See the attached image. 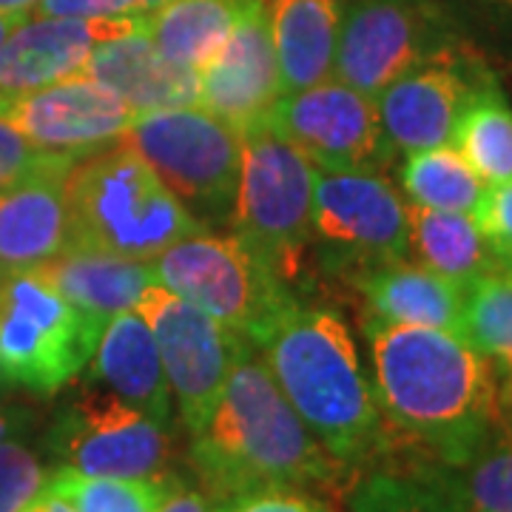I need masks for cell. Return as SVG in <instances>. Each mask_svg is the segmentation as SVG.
Listing matches in <instances>:
<instances>
[{
  "label": "cell",
  "mask_w": 512,
  "mask_h": 512,
  "mask_svg": "<svg viewBox=\"0 0 512 512\" xmlns=\"http://www.w3.org/2000/svg\"><path fill=\"white\" fill-rule=\"evenodd\" d=\"M370 387L384 427L461 467L498 427L495 367L456 333L393 325L365 313Z\"/></svg>",
  "instance_id": "6da1fadb"
},
{
  "label": "cell",
  "mask_w": 512,
  "mask_h": 512,
  "mask_svg": "<svg viewBox=\"0 0 512 512\" xmlns=\"http://www.w3.org/2000/svg\"><path fill=\"white\" fill-rule=\"evenodd\" d=\"M188 464L211 504L259 490H333L350 470L330 456L274 382L254 345L239 353Z\"/></svg>",
  "instance_id": "7a4b0ae2"
},
{
  "label": "cell",
  "mask_w": 512,
  "mask_h": 512,
  "mask_svg": "<svg viewBox=\"0 0 512 512\" xmlns=\"http://www.w3.org/2000/svg\"><path fill=\"white\" fill-rule=\"evenodd\" d=\"M319 444L350 473L379 456L387 427L342 313L293 302L256 345Z\"/></svg>",
  "instance_id": "3957f363"
},
{
  "label": "cell",
  "mask_w": 512,
  "mask_h": 512,
  "mask_svg": "<svg viewBox=\"0 0 512 512\" xmlns=\"http://www.w3.org/2000/svg\"><path fill=\"white\" fill-rule=\"evenodd\" d=\"M69 242L134 262H154L168 245L202 225L120 140L77 157L66 177Z\"/></svg>",
  "instance_id": "277c9868"
},
{
  "label": "cell",
  "mask_w": 512,
  "mask_h": 512,
  "mask_svg": "<svg viewBox=\"0 0 512 512\" xmlns=\"http://www.w3.org/2000/svg\"><path fill=\"white\" fill-rule=\"evenodd\" d=\"M154 282L259 345L296 302L293 291L239 234L200 228L151 262Z\"/></svg>",
  "instance_id": "5b68a950"
},
{
  "label": "cell",
  "mask_w": 512,
  "mask_h": 512,
  "mask_svg": "<svg viewBox=\"0 0 512 512\" xmlns=\"http://www.w3.org/2000/svg\"><path fill=\"white\" fill-rule=\"evenodd\" d=\"M313 183L316 165L268 123L242 134L231 231L245 239L288 288L302 282L308 268Z\"/></svg>",
  "instance_id": "8992f818"
},
{
  "label": "cell",
  "mask_w": 512,
  "mask_h": 512,
  "mask_svg": "<svg viewBox=\"0 0 512 512\" xmlns=\"http://www.w3.org/2000/svg\"><path fill=\"white\" fill-rule=\"evenodd\" d=\"M163 185L202 228H225L234 217L242 134L194 106L137 114L123 134Z\"/></svg>",
  "instance_id": "52a82bcc"
},
{
  "label": "cell",
  "mask_w": 512,
  "mask_h": 512,
  "mask_svg": "<svg viewBox=\"0 0 512 512\" xmlns=\"http://www.w3.org/2000/svg\"><path fill=\"white\" fill-rule=\"evenodd\" d=\"M103 328L35 271L9 274L0 288V367L9 382L57 393L86 367Z\"/></svg>",
  "instance_id": "ba28073f"
},
{
  "label": "cell",
  "mask_w": 512,
  "mask_h": 512,
  "mask_svg": "<svg viewBox=\"0 0 512 512\" xmlns=\"http://www.w3.org/2000/svg\"><path fill=\"white\" fill-rule=\"evenodd\" d=\"M311 251L348 279L407 259V205L393 183L376 171L316 174Z\"/></svg>",
  "instance_id": "9c48e42d"
},
{
  "label": "cell",
  "mask_w": 512,
  "mask_h": 512,
  "mask_svg": "<svg viewBox=\"0 0 512 512\" xmlns=\"http://www.w3.org/2000/svg\"><path fill=\"white\" fill-rule=\"evenodd\" d=\"M439 0H345L333 77L365 97L461 43Z\"/></svg>",
  "instance_id": "30bf717a"
},
{
  "label": "cell",
  "mask_w": 512,
  "mask_h": 512,
  "mask_svg": "<svg viewBox=\"0 0 512 512\" xmlns=\"http://www.w3.org/2000/svg\"><path fill=\"white\" fill-rule=\"evenodd\" d=\"M49 453L80 476L148 478L165 473L171 433L111 390H80L52 421Z\"/></svg>",
  "instance_id": "8fae6325"
},
{
  "label": "cell",
  "mask_w": 512,
  "mask_h": 512,
  "mask_svg": "<svg viewBox=\"0 0 512 512\" xmlns=\"http://www.w3.org/2000/svg\"><path fill=\"white\" fill-rule=\"evenodd\" d=\"M134 311L157 339L171 399L194 436L211 416L239 353L251 342L157 282L143 291Z\"/></svg>",
  "instance_id": "7c38bea8"
},
{
  "label": "cell",
  "mask_w": 512,
  "mask_h": 512,
  "mask_svg": "<svg viewBox=\"0 0 512 512\" xmlns=\"http://www.w3.org/2000/svg\"><path fill=\"white\" fill-rule=\"evenodd\" d=\"M265 123L322 171L382 174L396 154L384 134L376 100L339 80L282 94Z\"/></svg>",
  "instance_id": "4fadbf2b"
},
{
  "label": "cell",
  "mask_w": 512,
  "mask_h": 512,
  "mask_svg": "<svg viewBox=\"0 0 512 512\" xmlns=\"http://www.w3.org/2000/svg\"><path fill=\"white\" fill-rule=\"evenodd\" d=\"M487 74L476 49L461 40L396 77L376 97L387 140L404 154L450 146L458 114Z\"/></svg>",
  "instance_id": "5bb4252c"
},
{
  "label": "cell",
  "mask_w": 512,
  "mask_h": 512,
  "mask_svg": "<svg viewBox=\"0 0 512 512\" xmlns=\"http://www.w3.org/2000/svg\"><path fill=\"white\" fill-rule=\"evenodd\" d=\"M0 117L40 151L86 157L120 143L137 114L97 80L74 74L9 103Z\"/></svg>",
  "instance_id": "9a60e30c"
},
{
  "label": "cell",
  "mask_w": 512,
  "mask_h": 512,
  "mask_svg": "<svg viewBox=\"0 0 512 512\" xmlns=\"http://www.w3.org/2000/svg\"><path fill=\"white\" fill-rule=\"evenodd\" d=\"M282 100L265 0H254L231 29L222 49L200 69V103L208 114L245 134L262 126Z\"/></svg>",
  "instance_id": "2e32d148"
},
{
  "label": "cell",
  "mask_w": 512,
  "mask_h": 512,
  "mask_svg": "<svg viewBox=\"0 0 512 512\" xmlns=\"http://www.w3.org/2000/svg\"><path fill=\"white\" fill-rule=\"evenodd\" d=\"M140 18H40L26 15L0 52V111L26 94L66 77L83 74L92 49L111 35L126 32Z\"/></svg>",
  "instance_id": "e0dca14e"
},
{
  "label": "cell",
  "mask_w": 512,
  "mask_h": 512,
  "mask_svg": "<svg viewBox=\"0 0 512 512\" xmlns=\"http://www.w3.org/2000/svg\"><path fill=\"white\" fill-rule=\"evenodd\" d=\"M77 157L49 154L35 171L0 191V271L20 274L49 262L69 242L66 177Z\"/></svg>",
  "instance_id": "ac0fdd59"
},
{
  "label": "cell",
  "mask_w": 512,
  "mask_h": 512,
  "mask_svg": "<svg viewBox=\"0 0 512 512\" xmlns=\"http://www.w3.org/2000/svg\"><path fill=\"white\" fill-rule=\"evenodd\" d=\"M83 74L117 94L134 114L183 109L200 100V74L165 60L143 32V18L126 32L100 40Z\"/></svg>",
  "instance_id": "d6986e66"
},
{
  "label": "cell",
  "mask_w": 512,
  "mask_h": 512,
  "mask_svg": "<svg viewBox=\"0 0 512 512\" xmlns=\"http://www.w3.org/2000/svg\"><path fill=\"white\" fill-rule=\"evenodd\" d=\"M365 296L367 313L410 328L447 330L461 336L467 288L419 262L396 259L353 279Z\"/></svg>",
  "instance_id": "ffe728a7"
},
{
  "label": "cell",
  "mask_w": 512,
  "mask_h": 512,
  "mask_svg": "<svg viewBox=\"0 0 512 512\" xmlns=\"http://www.w3.org/2000/svg\"><path fill=\"white\" fill-rule=\"evenodd\" d=\"M92 379L160 424H171V387L148 322L134 311L117 313L92 353Z\"/></svg>",
  "instance_id": "44dd1931"
},
{
  "label": "cell",
  "mask_w": 512,
  "mask_h": 512,
  "mask_svg": "<svg viewBox=\"0 0 512 512\" xmlns=\"http://www.w3.org/2000/svg\"><path fill=\"white\" fill-rule=\"evenodd\" d=\"M35 274L100 328H106L117 313L137 308L143 291L154 285L151 262H134L77 245H66L49 262L37 265Z\"/></svg>",
  "instance_id": "7402d4cb"
},
{
  "label": "cell",
  "mask_w": 512,
  "mask_h": 512,
  "mask_svg": "<svg viewBox=\"0 0 512 512\" xmlns=\"http://www.w3.org/2000/svg\"><path fill=\"white\" fill-rule=\"evenodd\" d=\"M345 0H265L282 94L302 92L333 77Z\"/></svg>",
  "instance_id": "603a6c76"
},
{
  "label": "cell",
  "mask_w": 512,
  "mask_h": 512,
  "mask_svg": "<svg viewBox=\"0 0 512 512\" xmlns=\"http://www.w3.org/2000/svg\"><path fill=\"white\" fill-rule=\"evenodd\" d=\"M407 254L464 288L495 268H504L481 237L473 214L430 211L413 202L407 205Z\"/></svg>",
  "instance_id": "cb8c5ba5"
},
{
  "label": "cell",
  "mask_w": 512,
  "mask_h": 512,
  "mask_svg": "<svg viewBox=\"0 0 512 512\" xmlns=\"http://www.w3.org/2000/svg\"><path fill=\"white\" fill-rule=\"evenodd\" d=\"M251 3L254 0H171L143 18V32L165 60L200 74Z\"/></svg>",
  "instance_id": "d4e9b609"
},
{
  "label": "cell",
  "mask_w": 512,
  "mask_h": 512,
  "mask_svg": "<svg viewBox=\"0 0 512 512\" xmlns=\"http://www.w3.org/2000/svg\"><path fill=\"white\" fill-rule=\"evenodd\" d=\"M450 143H456V151L473 165L484 185L512 180V106L493 72L470 94Z\"/></svg>",
  "instance_id": "484cf974"
},
{
  "label": "cell",
  "mask_w": 512,
  "mask_h": 512,
  "mask_svg": "<svg viewBox=\"0 0 512 512\" xmlns=\"http://www.w3.org/2000/svg\"><path fill=\"white\" fill-rule=\"evenodd\" d=\"M350 512H470L456 490L450 470H367L348 490Z\"/></svg>",
  "instance_id": "4316f807"
},
{
  "label": "cell",
  "mask_w": 512,
  "mask_h": 512,
  "mask_svg": "<svg viewBox=\"0 0 512 512\" xmlns=\"http://www.w3.org/2000/svg\"><path fill=\"white\" fill-rule=\"evenodd\" d=\"M484 188L487 185L473 165L450 146L410 151L402 165V191L407 200L430 211L473 214Z\"/></svg>",
  "instance_id": "83f0119b"
},
{
  "label": "cell",
  "mask_w": 512,
  "mask_h": 512,
  "mask_svg": "<svg viewBox=\"0 0 512 512\" xmlns=\"http://www.w3.org/2000/svg\"><path fill=\"white\" fill-rule=\"evenodd\" d=\"M461 339L501 370H512V274L495 268L467 285Z\"/></svg>",
  "instance_id": "f1b7e54d"
},
{
  "label": "cell",
  "mask_w": 512,
  "mask_h": 512,
  "mask_svg": "<svg viewBox=\"0 0 512 512\" xmlns=\"http://www.w3.org/2000/svg\"><path fill=\"white\" fill-rule=\"evenodd\" d=\"M174 473L148 478L80 476L57 467L46 478V490L63 498L74 512H157Z\"/></svg>",
  "instance_id": "f546056e"
},
{
  "label": "cell",
  "mask_w": 512,
  "mask_h": 512,
  "mask_svg": "<svg viewBox=\"0 0 512 512\" xmlns=\"http://www.w3.org/2000/svg\"><path fill=\"white\" fill-rule=\"evenodd\" d=\"M470 512H512V439L495 427L461 467H447Z\"/></svg>",
  "instance_id": "4dcf8cb0"
},
{
  "label": "cell",
  "mask_w": 512,
  "mask_h": 512,
  "mask_svg": "<svg viewBox=\"0 0 512 512\" xmlns=\"http://www.w3.org/2000/svg\"><path fill=\"white\" fill-rule=\"evenodd\" d=\"M456 29L512 57V0H439Z\"/></svg>",
  "instance_id": "1f68e13d"
},
{
  "label": "cell",
  "mask_w": 512,
  "mask_h": 512,
  "mask_svg": "<svg viewBox=\"0 0 512 512\" xmlns=\"http://www.w3.org/2000/svg\"><path fill=\"white\" fill-rule=\"evenodd\" d=\"M46 470L35 450L15 439L0 441V512H20L46 487Z\"/></svg>",
  "instance_id": "d6a6232c"
},
{
  "label": "cell",
  "mask_w": 512,
  "mask_h": 512,
  "mask_svg": "<svg viewBox=\"0 0 512 512\" xmlns=\"http://www.w3.org/2000/svg\"><path fill=\"white\" fill-rule=\"evenodd\" d=\"M481 237L493 248V254L507 265L512 262V180L487 185L476 211H473Z\"/></svg>",
  "instance_id": "836d02e7"
},
{
  "label": "cell",
  "mask_w": 512,
  "mask_h": 512,
  "mask_svg": "<svg viewBox=\"0 0 512 512\" xmlns=\"http://www.w3.org/2000/svg\"><path fill=\"white\" fill-rule=\"evenodd\" d=\"M214 512H330V507L308 490H259L220 501Z\"/></svg>",
  "instance_id": "e575fe53"
},
{
  "label": "cell",
  "mask_w": 512,
  "mask_h": 512,
  "mask_svg": "<svg viewBox=\"0 0 512 512\" xmlns=\"http://www.w3.org/2000/svg\"><path fill=\"white\" fill-rule=\"evenodd\" d=\"M46 157H49V151L32 146L18 128L0 117V191L23 180Z\"/></svg>",
  "instance_id": "d590c367"
},
{
  "label": "cell",
  "mask_w": 512,
  "mask_h": 512,
  "mask_svg": "<svg viewBox=\"0 0 512 512\" xmlns=\"http://www.w3.org/2000/svg\"><path fill=\"white\" fill-rule=\"evenodd\" d=\"M29 15L83 20L137 18L134 9H131V0H37L35 9Z\"/></svg>",
  "instance_id": "8d00e7d4"
},
{
  "label": "cell",
  "mask_w": 512,
  "mask_h": 512,
  "mask_svg": "<svg viewBox=\"0 0 512 512\" xmlns=\"http://www.w3.org/2000/svg\"><path fill=\"white\" fill-rule=\"evenodd\" d=\"M157 512H214V504L200 487H188L185 481L174 476L157 504Z\"/></svg>",
  "instance_id": "74e56055"
},
{
  "label": "cell",
  "mask_w": 512,
  "mask_h": 512,
  "mask_svg": "<svg viewBox=\"0 0 512 512\" xmlns=\"http://www.w3.org/2000/svg\"><path fill=\"white\" fill-rule=\"evenodd\" d=\"M495 416H498V427L512 439V370H501L498 373V382H495Z\"/></svg>",
  "instance_id": "f35d334b"
},
{
  "label": "cell",
  "mask_w": 512,
  "mask_h": 512,
  "mask_svg": "<svg viewBox=\"0 0 512 512\" xmlns=\"http://www.w3.org/2000/svg\"><path fill=\"white\" fill-rule=\"evenodd\" d=\"M26 427H32V413L15 407V404H0V441L15 439Z\"/></svg>",
  "instance_id": "ab89813d"
},
{
  "label": "cell",
  "mask_w": 512,
  "mask_h": 512,
  "mask_svg": "<svg viewBox=\"0 0 512 512\" xmlns=\"http://www.w3.org/2000/svg\"><path fill=\"white\" fill-rule=\"evenodd\" d=\"M29 12H0V52H3V46H6V40L9 35L15 32V26H18L20 20L26 18Z\"/></svg>",
  "instance_id": "60d3db41"
},
{
  "label": "cell",
  "mask_w": 512,
  "mask_h": 512,
  "mask_svg": "<svg viewBox=\"0 0 512 512\" xmlns=\"http://www.w3.org/2000/svg\"><path fill=\"white\" fill-rule=\"evenodd\" d=\"M165 3H171V0H131V9H134L137 18H146V15L157 12Z\"/></svg>",
  "instance_id": "b9f144b4"
},
{
  "label": "cell",
  "mask_w": 512,
  "mask_h": 512,
  "mask_svg": "<svg viewBox=\"0 0 512 512\" xmlns=\"http://www.w3.org/2000/svg\"><path fill=\"white\" fill-rule=\"evenodd\" d=\"M43 498H46V510H49V512H74L72 507H69V504L63 501V498H57L55 493H49L46 487H43Z\"/></svg>",
  "instance_id": "7bdbcfd3"
},
{
  "label": "cell",
  "mask_w": 512,
  "mask_h": 512,
  "mask_svg": "<svg viewBox=\"0 0 512 512\" xmlns=\"http://www.w3.org/2000/svg\"><path fill=\"white\" fill-rule=\"evenodd\" d=\"M20 512H49L46 510V498H43V493L37 495V498H32V501H29V504H26Z\"/></svg>",
  "instance_id": "ee69618b"
},
{
  "label": "cell",
  "mask_w": 512,
  "mask_h": 512,
  "mask_svg": "<svg viewBox=\"0 0 512 512\" xmlns=\"http://www.w3.org/2000/svg\"><path fill=\"white\" fill-rule=\"evenodd\" d=\"M12 390V382H9V376L3 373V367H0V396H6Z\"/></svg>",
  "instance_id": "f6af8a7d"
},
{
  "label": "cell",
  "mask_w": 512,
  "mask_h": 512,
  "mask_svg": "<svg viewBox=\"0 0 512 512\" xmlns=\"http://www.w3.org/2000/svg\"><path fill=\"white\" fill-rule=\"evenodd\" d=\"M6 276L9 274H3V271H0V288H3V282H6Z\"/></svg>",
  "instance_id": "bcb514c9"
},
{
  "label": "cell",
  "mask_w": 512,
  "mask_h": 512,
  "mask_svg": "<svg viewBox=\"0 0 512 512\" xmlns=\"http://www.w3.org/2000/svg\"><path fill=\"white\" fill-rule=\"evenodd\" d=\"M504 268H507V271H510V274H512V262H507V265H504Z\"/></svg>",
  "instance_id": "7dc6e473"
}]
</instances>
